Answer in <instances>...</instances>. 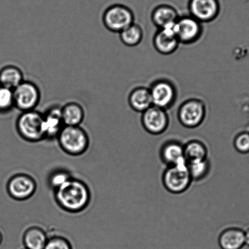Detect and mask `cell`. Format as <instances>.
<instances>
[{"label":"cell","instance_id":"1","mask_svg":"<svg viewBox=\"0 0 249 249\" xmlns=\"http://www.w3.org/2000/svg\"><path fill=\"white\" fill-rule=\"evenodd\" d=\"M54 192L55 202L65 212L76 213L90 204V189L85 182L77 178H72Z\"/></svg>","mask_w":249,"mask_h":249},{"label":"cell","instance_id":"2","mask_svg":"<svg viewBox=\"0 0 249 249\" xmlns=\"http://www.w3.org/2000/svg\"><path fill=\"white\" fill-rule=\"evenodd\" d=\"M57 139L62 151L72 156H79L85 153L90 145L88 133L80 125H64Z\"/></svg>","mask_w":249,"mask_h":249},{"label":"cell","instance_id":"3","mask_svg":"<svg viewBox=\"0 0 249 249\" xmlns=\"http://www.w3.org/2000/svg\"><path fill=\"white\" fill-rule=\"evenodd\" d=\"M16 125L18 134L26 141L36 142L44 140L43 113L36 110L21 112Z\"/></svg>","mask_w":249,"mask_h":249},{"label":"cell","instance_id":"4","mask_svg":"<svg viewBox=\"0 0 249 249\" xmlns=\"http://www.w3.org/2000/svg\"><path fill=\"white\" fill-rule=\"evenodd\" d=\"M193 180L186 160L175 165L167 166L162 176V183L168 192L179 195L190 188Z\"/></svg>","mask_w":249,"mask_h":249},{"label":"cell","instance_id":"5","mask_svg":"<svg viewBox=\"0 0 249 249\" xmlns=\"http://www.w3.org/2000/svg\"><path fill=\"white\" fill-rule=\"evenodd\" d=\"M207 114V107L204 101L197 98H190L180 106L178 117L181 124L188 129H195L202 124Z\"/></svg>","mask_w":249,"mask_h":249},{"label":"cell","instance_id":"6","mask_svg":"<svg viewBox=\"0 0 249 249\" xmlns=\"http://www.w3.org/2000/svg\"><path fill=\"white\" fill-rule=\"evenodd\" d=\"M103 22L111 32L120 33L134 23V13L123 4H112L104 12Z\"/></svg>","mask_w":249,"mask_h":249},{"label":"cell","instance_id":"7","mask_svg":"<svg viewBox=\"0 0 249 249\" xmlns=\"http://www.w3.org/2000/svg\"><path fill=\"white\" fill-rule=\"evenodd\" d=\"M14 106L21 112L36 110L41 99V92L35 82L24 81L13 90Z\"/></svg>","mask_w":249,"mask_h":249},{"label":"cell","instance_id":"8","mask_svg":"<svg viewBox=\"0 0 249 249\" xmlns=\"http://www.w3.org/2000/svg\"><path fill=\"white\" fill-rule=\"evenodd\" d=\"M37 187L35 178L26 174L19 173L9 178L6 190L12 199L23 201L35 194Z\"/></svg>","mask_w":249,"mask_h":249},{"label":"cell","instance_id":"9","mask_svg":"<svg viewBox=\"0 0 249 249\" xmlns=\"http://www.w3.org/2000/svg\"><path fill=\"white\" fill-rule=\"evenodd\" d=\"M149 89L152 105L166 110L175 104L177 98V90L175 86L168 80H157Z\"/></svg>","mask_w":249,"mask_h":249},{"label":"cell","instance_id":"10","mask_svg":"<svg viewBox=\"0 0 249 249\" xmlns=\"http://www.w3.org/2000/svg\"><path fill=\"white\" fill-rule=\"evenodd\" d=\"M202 23L190 16L179 17L175 26V31L178 42L190 45L197 42L203 33Z\"/></svg>","mask_w":249,"mask_h":249},{"label":"cell","instance_id":"11","mask_svg":"<svg viewBox=\"0 0 249 249\" xmlns=\"http://www.w3.org/2000/svg\"><path fill=\"white\" fill-rule=\"evenodd\" d=\"M142 124L145 130L152 135L163 134L170 124L166 110L152 106L142 115Z\"/></svg>","mask_w":249,"mask_h":249},{"label":"cell","instance_id":"12","mask_svg":"<svg viewBox=\"0 0 249 249\" xmlns=\"http://www.w3.org/2000/svg\"><path fill=\"white\" fill-rule=\"evenodd\" d=\"M190 16L201 23L211 22L217 18L220 12L218 0H190Z\"/></svg>","mask_w":249,"mask_h":249},{"label":"cell","instance_id":"13","mask_svg":"<svg viewBox=\"0 0 249 249\" xmlns=\"http://www.w3.org/2000/svg\"><path fill=\"white\" fill-rule=\"evenodd\" d=\"M43 118L44 140L57 139L58 135L64 126L62 118L61 107L58 105L51 106L43 113Z\"/></svg>","mask_w":249,"mask_h":249},{"label":"cell","instance_id":"14","mask_svg":"<svg viewBox=\"0 0 249 249\" xmlns=\"http://www.w3.org/2000/svg\"><path fill=\"white\" fill-rule=\"evenodd\" d=\"M175 26L160 29L154 35V47L160 54L170 55L178 50L180 42L176 36Z\"/></svg>","mask_w":249,"mask_h":249},{"label":"cell","instance_id":"15","mask_svg":"<svg viewBox=\"0 0 249 249\" xmlns=\"http://www.w3.org/2000/svg\"><path fill=\"white\" fill-rule=\"evenodd\" d=\"M160 157L166 166L175 165L186 160L183 144L177 140H169L164 142L160 149Z\"/></svg>","mask_w":249,"mask_h":249},{"label":"cell","instance_id":"16","mask_svg":"<svg viewBox=\"0 0 249 249\" xmlns=\"http://www.w3.org/2000/svg\"><path fill=\"white\" fill-rule=\"evenodd\" d=\"M179 17L177 10L173 6L161 4L152 11L151 20L160 30L175 25Z\"/></svg>","mask_w":249,"mask_h":249},{"label":"cell","instance_id":"17","mask_svg":"<svg viewBox=\"0 0 249 249\" xmlns=\"http://www.w3.org/2000/svg\"><path fill=\"white\" fill-rule=\"evenodd\" d=\"M221 249H241L246 245L244 231L236 227L224 230L219 236Z\"/></svg>","mask_w":249,"mask_h":249},{"label":"cell","instance_id":"18","mask_svg":"<svg viewBox=\"0 0 249 249\" xmlns=\"http://www.w3.org/2000/svg\"><path fill=\"white\" fill-rule=\"evenodd\" d=\"M128 102L132 110L142 113L153 106L149 89L145 87L133 89L128 97Z\"/></svg>","mask_w":249,"mask_h":249},{"label":"cell","instance_id":"19","mask_svg":"<svg viewBox=\"0 0 249 249\" xmlns=\"http://www.w3.org/2000/svg\"><path fill=\"white\" fill-rule=\"evenodd\" d=\"M61 114L64 125L79 126L85 118V110L79 103L72 101L61 107Z\"/></svg>","mask_w":249,"mask_h":249},{"label":"cell","instance_id":"20","mask_svg":"<svg viewBox=\"0 0 249 249\" xmlns=\"http://www.w3.org/2000/svg\"><path fill=\"white\" fill-rule=\"evenodd\" d=\"M44 230L37 226L26 229L23 236V243L27 249H44L48 241Z\"/></svg>","mask_w":249,"mask_h":249},{"label":"cell","instance_id":"21","mask_svg":"<svg viewBox=\"0 0 249 249\" xmlns=\"http://www.w3.org/2000/svg\"><path fill=\"white\" fill-rule=\"evenodd\" d=\"M24 80L22 70L16 65H6L0 70V86L14 90Z\"/></svg>","mask_w":249,"mask_h":249},{"label":"cell","instance_id":"22","mask_svg":"<svg viewBox=\"0 0 249 249\" xmlns=\"http://www.w3.org/2000/svg\"><path fill=\"white\" fill-rule=\"evenodd\" d=\"M184 157L188 163L208 159L209 151L204 142L199 140H192L183 144Z\"/></svg>","mask_w":249,"mask_h":249},{"label":"cell","instance_id":"23","mask_svg":"<svg viewBox=\"0 0 249 249\" xmlns=\"http://www.w3.org/2000/svg\"><path fill=\"white\" fill-rule=\"evenodd\" d=\"M119 36L123 44L133 47L142 42L143 38V31L141 26L134 23L120 32Z\"/></svg>","mask_w":249,"mask_h":249},{"label":"cell","instance_id":"24","mask_svg":"<svg viewBox=\"0 0 249 249\" xmlns=\"http://www.w3.org/2000/svg\"><path fill=\"white\" fill-rule=\"evenodd\" d=\"M188 171L193 181L199 182L210 175L211 163L209 159L188 163Z\"/></svg>","mask_w":249,"mask_h":249},{"label":"cell","instance_id":"25","mask_svg":"<svg viewBox=\"0 0 249 249\" xmlns=\"http://www.w3.org/2000/svg\"><path fill=\"white\" fill-rule=\"evenodd\" d=\"M14 108L15 106L13 90L0 86V114H6Z\"/></svg>","mask_w":249,"mask_h":249},{"label":"cell","instance_id":"26","mask_svg":"<svg viewBox=\"0 0 249 249\" xmlns=\"http://www.w3.org/2000/svg\"><path fill=\"white\" fill-rule=\"evenodd\" d=\"M71 173L64 169L53 171L48 177V185L53 190H57L72 178Z\"/></svg>","mask_w":249,"mask_h":249},{"label":"cell","instance_id":"27","mask_svg":"<svg viewBox=\"0 0 249 249\" xmlns=\"http://www.w3.org/2000/svg\"><path fill=\"white\" fill-rule=\"evenodd\" d=\"M233 146L239 153H249V133L243 132L237 135L234 137Z\"/></svg>","mask_w":249,"mask_h":249},{"label":"cell","instance_id":"28","mask_svg":"<svg viewBox=\"0 0 249 249\" xmlns=\"http://www.w3.org/2000/svg\"><path fill=\"white\" fill-rule=\"evenodd\" d=\"M44 249H72V246L64 237L54 236L48 238Z\"/></svg>","mask_w":249,"mask_h":249},{"label":"cell","instance_id":"29","mask_svg":"<svg viewBox=\"0 0 249 249\" xmlns=\"http://www.w3.org/2000/svg\"><path fill=\"white\" fill-rule=\"evenodd\" d=\"M244 234H245L246 245L249 247V228L246 231H244Z\"/></svg>","mask_w":249,"mask_h":249},{"label":"cell","instance_id":"30","mask_svg":"<svg viewBox=\"0 0 249 249\" xmlns=\"http://www.w3.org/2000/svg\"><path fill=\"white\" fill-rule=\"evenodd\" d=\"M3 240V234H2L1 231H0V245H1L2 242Z\"/></svg>","mask_w":249,"mask_h":249},{"label":"cell","instance_id":"31","mask_svg":"<svg viewBox=\"0 0 249 249\" xmlns=\"http://www.w3.org/2000/svg\"><path fill=\"white\" fill-rule=\"evenodd\" d=\"M26 249L25 248H23V249Z\"/></svg>","mask_w":249,"mask_h":249}]
</instances>
